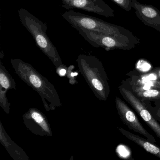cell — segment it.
<instances>
[{"label":"cell","mask_w":160,"mask_h":160,"mask_svg":"<svg viewBox=\"0 0 160 160\" xmlns=\"http://www.w3.org/2000/svg\"><path fill=\"white\" fill-rule=\"evenodd\" d=\"M11 63L19 78L39 93L47 111L61 106L60 98L54 86L31 64L20 59H12Z\"/></svg>","instance_id":"6da1fadb"},{"label":"cell","mask_w":160,"mask_h":160,"mask_svg":"<svg viewBox=\"0 0 160 160\" xmlns=\"http://www.w3.org/2000/svg\"><path fill=\"white\" fill-rule=\"evenodd\" d=\"M78 71L97 98L107 100L110 88L102 62L95 56L80 55L76 60Z\"/></svg>","instance_id":"7a4b0ae2"},{"label":"cell","mask_w":160,"mask_h":160,"mask_svg":"<svg viewBox=\"0 0 160 160\" xmlns=\"http://www.w3.org/2000/svg\"><path fill=\"white\" fill-rule=\"evenodd\" d=\"M18 13L21 24L32 35L39 49L47 56L56 68L62 64L57 48L47 34L46 25L26 9L20 8Z\"/></svg>","instance_id":"3957f363"},{"label":"cell","mask_w":160,"mask_h":160,"mask_svg":"<svg viewBox=\"0 0 160 160\" xmlns=\"http://www.w3.org/2000/svg\"><path fill=\"white\" fill-rule=\"evenodd\" d=\"M77 30L79 34L92 46L95 48H102L106 51L114 49L131 50L140 43L138 38L132 32L107 34L83 29Z\"/></svg>","instance_id":"277c9868"},{"label":"cell","mask_w":160,"mask_h":160,"mask_svg":"<svg viewBox=\"0 0 160 160\" xmlns=\"http://www.w3.org/2000/svg\"><path fill=\"white\" fill-rule=\"evenodd\" d=\"M62 16L76 30L83 29L86 30L107 34L131 32L130 31L123 27L73 11L65 12L62 15Z\"/></svg>","instance_id":"5b68a950"},{"label":"cell","mask_w":160,"mask_h":160,"mask_svg":"<svg viewBox=\"0 0 160 160\" xmlns=\"http://www.w3.org/2000/svg\"><path fill=\"white\" fill-rule=\"evenodd\" d=\"M119 90L125 101L131 105L160 139V123L150 112L145 103L131 91L121 88Z\"/></svg>","instance_id":"8992f818"},{"label":"cell","mask_w":160,"mask_h":160,"mask_svg":"<svg viewBox=\"0 0 160 160\" xmlns=\"http://www.w3.org/2000/svg\"><path fill=\"white\" fill-rule=\"evenodd\" d=\"M66 9H77L105 17H114V11L104 0H61Z\"/></svg>","instance_id":"52a82bcc"},{"label":"cell","mask_w":160,"mask_h":160,"mask_svg":"<svg viewBox=\"0 0 160 160\" xmlns=\"http://www.w3.org/2000/svg\"><path fill=\"white\" fill-rule=\"evenodd\" d=\"M23 119L27 128L34 134L53 136L50 124L46 116L37 108H29L23 115Z\"/></svg>","instance_id":"ba28073f"},{"label":"cell","mask_w":160,"mask_h":160,"mask_svg":"<svg viewBox=\"0 0 160 160\" xmlns=\"http://www.w3.org/2000/svg\"><path fill=\"white\" fill-rule=\"evenodd\" d=\"M115 103L118 114L123 123L127 125L130 130L141 134L147 138L148 140L155 143L156 140L154 137L150 134L143 127L138 120L137 116L128 105L118 97L115 99Z\"/></svg>","instance_id":"9c48e42d"},{"label":"cell","mask_w":160,"mask_h":160,"mask_svg":"<svg viewBox=\"0 0 160 160\" xmlns=\"http://www.w3.org/2000/svg\"><path fill=\"white\" fill-rule=\"evenodd\" d=\"M132 8L144 25L160 32V11L157 8L149 4H142L137 0H132Z\"/></svg>","instance_id":"30bf717a"},{"label":"cell","mask_w":160,"mask_h":160,"mask_svg":"<svg viewBox=\"0 0 160 160\" xmlns=\"http://www.w3.org/2000/svg\"><path fill=\"white\" fill-rule=\"evenodd\" d=\"M0 141L15 160H28L29 158L23 149L12 140L5 132L2 123H0Z\"/></svg>","instance_id":"8fae6325"},{"label":"cell","mask_w":160,"mask_h":160,"mask_svg":"<svg viewBox=\"0 0 160 160\" xmlns=\"http://www.w3.org/2000/svg\"><path fill=\"white\" fill-rule=\"evenodd\" d=\"M118 131L126 137L127 138L136 143L138 146L143 148L148 152L155 155L160 159V147L154 144L153 142L147 140L138 135L132 133L123 128L118 127Z\"/></svg>","instance_id":"7c38bea8"},{"label":"cell","mask_w":160,"mask_h":160,"mask_svg":"<svg viewBox=\"0 0 160 160\" xmlns=\"http://www.w3.org/2000/svg\"><path fill=\"white\" fill-rule=\"evenodd\" d=\"M0 88L7 92L11 89H16V83L5 67L0 62Z\"/></svg>","instance_id":"4fadbf2b"},{"label":"cell","mask_w":160,"mask_h":160,"mask_svg":"<svg viewBox=\"0 0 160 160\" xmlns=\"http://www.w3.org/2000/svg\"><path fill=\"white\" fill-rule=\"evenodd\" d=\"M134 94L138 98L143 100H157L160 99V89H144L140 87H137L133 91Z\"/></svg>","instance_id":"5bb4252c"},{"label":"cell","mask_w":160,"mask_h":160,"mask_svg":"<svg viewBox=\"0 0 160 160\" xmlns=\"http://www.w3.org/2000/svg\"><path fill=\"white\" fill-rule=\"evenodd\" d=\"M6 93L7 92L5 91L0 88V106L7 114H9L10 113L11 103L8 102Z\"/></svg>","instance_id":"9a60e30c"},{"label":"cell","mask_w":160,"mask_h":160,"mask_svg":"<svg viewBox=\"0 0 160 160\" xmlns=\"http://www.w3.org/2000/svg\"><path fill=\"white\" fill-rule=\"evenodd\" d=\"M75 69L74 65H71L68 67L67 69L66 77L69 79V83L71 85H75L77 84V80L76 79V76L78 75V72H74L73 70Z\"/></svg>","instance_id":"2e32d148"},{"label":"cell","mask_w":160,"mask_h":160,"mask_svg":"<svg viewBox=\"0 0 160 160\" xmlns=\"http://www.w3.org/2000/svg\"><path fill=\"white\" fill-rule=\"evenodd\" d=\"M113 2L127 12L131 11L132 0H111Z\"/></svg>","instance_id":"e0dca14e"},{"label":"cell","mask_w":160,"mask_h":160,"mask_svg":"<svg viewBox=\"0 0 160 160\" xmlns=\"http://www.w3.org/2000/svg\"><path fill=\"white\" fill-rule=\"evenodd\" d=\"M56 69V72L60 77L66 76L68 67L64 64H62Z\"/></svg>","instance_id":"ac0fdd59"},{"label":"cell","mask_w":160,"mask_h":160,"mask_svg":"<svg viewBox=\"0 0 160 160\" xmlns=\"http://www.w3.org/2000/svg\"><path fill=\"white\" fill-rule=\"evenodd\" d=\"M150 72L155 75L157 78V80L158 81H160V67L153 68L150 71Z\"/></svg>","instance_id":"d6986e66"},{"label":"cell","mask_w":160,"mask_h":160,"mask_svg":"<svg viewBox=\"0 0 160 160\" xmlns=\"http://www.w3.org/2000/svg\"><path fill=\"white\" fill-rule=\"evenodd\" d=\"M154 117L157 120L159 121L160 122V108H158L157 109L156 112V114H155Z\"/></svg>","instance_id":"ffe728a7"},{"label":"cell","mask_w":160,"mask_h":160,"mask_svg":"<svg viewBox=\"0 0 160 160\" xmlns=\"http://www.w3.org/2000/svg\"><path fill=\"white\" fill-rule=\"evenodd\" d=\"M153 88L158 89H160V81H156L154 83V85L153 86Z\"/></svg>","instance_id":"44dd1931"},{"label":"cell","mask_w":160,"mask_h":160,"mask_svg":"<svg viewBox=\"0 0 160 160\" xmlns=\"http://www.w3.org/2000/svg\"><path fill=\"white\" fill-rule=\"evenodd\" d=\"M41 1H44V0H41Z\"/></svg>","instance_id":"7402d4cb"}]
</instances>
